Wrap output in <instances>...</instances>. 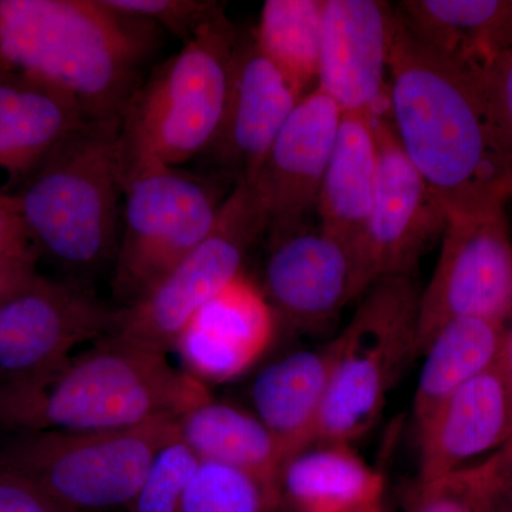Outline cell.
Returning a JSON list of instances; mask_svg holds the SVG:
<instances>
[{
  "instance_id": "cell-27",
  "label": "cell",
  "mask_w": 512,
  "mask_h": 512,
  "mask_svg": "<svg viewBox=\"0 0 512 512\" xmlns=\"http://www.w3.org/2000/svg\"><path fill=\"white\" fill-rule=\"evenodd\" d=\"M500 487L498 450L483 463L419 483L416 498L407 512H488Z\"/></svg>"
},
{
  "instance_id": "cell-16",
  "label": "cell",
  "mask_w": 512,
  "mask_h": 512,
  "mask_svg": "<svg viewBox=\"0 0 512 512\" xmlns=\"http://www.w3.org/2000/svg\"><path fill=\"white\" fill-rule=\"evenodd\" d=\"M276 325L261 285L242 272L194 313L174 350L198 382L225 383L261 360L274 342Z\"/></svg>"
},
{
  "instance_id": "cell-1",
  "label": "cell",
  "mask_w": 512,
  "mask_h": 512,
  "mask_svg": "<svg viewBox=\"0 0 512 512\" xmlns=\"http://www.w3.org/2000/svg\"><path fill=\"white\" fill-rule=\"evenodd\" d=\"M389 119L447 214L511 197L512 146L483 84L424 49L399 18L389 62Z\"/></svg>"
},
{
  "instance_id": "cell-34",
  "label": "cell",
  "mask_w": 512,
  "mask_h": 512,
  "mask_svg": "<svg viewBox=\"0 0 512 512\" xmlns=\"http://www.w3.org/2000/svg\"><path fill=\"white\" fill-rule=\"evenodd\" d=\"M497 365L500 367L501 375L504 377L505 386H507L508 394H510L512 406V318L510 322L505 325L503 346H501Z\"/></svg>"
},
{
  "instance_id": "cell-23",
  "label": "cell",
  "mask_w": 512,
  "mask_h": 512,
  "mask_svg": "<svg viewBox=\"0 0 512 512\" xmlns=\"http://www.w3.org/2000/svg\"><path fill=\"white\" fill-rule=\"evenodd\" d=\"M177 431L200 461L242 471L278 500L285 454L254 412L211 396L178 417Z\"/></svg>"
},
{
  "instance_id": "cell-5",
  "label": "cell",
  "mask_w": 512,
  "mask_h": 512,
  "mask_svg": "<svg viewBox=\"0 0 512 512\" xmlns=\"http://www.w3.org/2000/svg\"><path fill=\"white\" fill-rule=\"evenodd\" d=\"M239 33L222 5L137 87L120 128L121 175L144 161L181 167L217 137Z\"/></svg>"
},
{
  "instance_id": "cell-12",
  "label": "cell",
  "mask_w": 512,
  "mask_h": 512,
  "mask_svg": "<svg viewBox=\"0 0 512 512\" xmlns=\"http://www.w3.org/2000/svg\"><path fill=\"white\" fill-rule=\"evenodd\" d=\"M373 128L379 156L376 192L359 249L370 286L412 275L447 222L443 204L404 154L389 116L373 117Z\"/></svg>"
},
{
  "instance_id": "cell-30",
  "label": "cell",
  "mask_w": 512,
  "mask_h": 512,
  "mask_svg": "<svg viewBox=\"0 0 512 512\" xmlns=\"http://www.w3.org/2000/svg\"><path fill=\"white\" fill-rule=\"evenodd\" d=\"M40 252L13 195L0 194V298L39 274Z\"/></svg>"
},
{
  "instance_id": "cell-35",
  "label": "cell",
  "mask_w": 512,
  "mask_h": 512,
  "mask_svg": "<svg viewBox=\"0 0 512 512\" xmlns=\"http://www.w3.org/2000/svg\"><path fill=\"white\" fill-rule=\"evenodd\" d=\"M500 456L504 487L512 495V441L501 448Z\"/></svg>"
},
{
  "instance_id": "cell-10",
  "label": "cell",
  "mask_w": 512,
  "mask_h": 512,
  "mask_svg": "<svg viewBox=\"0 0 512 512\" xmlns=\"http://www.w3.org/2000/svg\"><path fill=\"white\" fill-rule=\"evenodd\" d=\"M507 325L512 318V239L504 204L448 212L436 269L419 295L417 356L454 319Z\"/></svg>"
},
{
  "instance_id": "cell-33",
  "label": "cell",
  "mask_w": 512,
  "mask_h": 512,
  "mask_svg": "<svg viewBox=\"0 0 512 512\" xmlns=\"http://www.w3.org/2000/svg\"><path fill=\"white\" fill-rule=\"evenodd\" d=\"M0 512H59L25 478L0 466Z\"/></svg>"
},
{
  "instance_id": "cell-9",
  "label": "cell",
  "mask_w": 512,
  "mask_h": 512,
  "mask_svg": "<svg viewBox=\"0 0 512 512\" xmlns=\"http://www.w3.org/2000/svg\"><path fill=\"white\" fill-rule=\"evenodd\" d=\"M268 227L258 183L234 185L210 234L146 295L116 306L110 335L168 355L194 313L242 274L245 258Z\"/></svg>"
},
{
  "instance_id": "cell-31",
  "label": "cell",
  "mask_w": 512,
  "mask_h": 512,
  "mask_svg": "<svg viewBox=\"0 0 512 512\" xmlns=\"http://www.w3.org/2000/svg\"><path fill=\"white\" fill-rule=\"evenodd\" d=\"M109 8L150 20L187 43L224 3L214 0H104Z\"/></svg>"
},
{
  "instance_id": "cell-4",
  "label": "cell",
  "mask_w": 512,
  "mask_h": 512,
  "mask_svg": "<svg viewBox=\"0 0 512 512\" xmlns=\"http://www.w3.org/2000/svg\"><path fill=\"white\" fill-rule=\"evenodd\" d=\"M121 120H90L13 194L40 256L90 282L116 259L123 198Z\"/></svg>"
},
{
  "instance_id": "cell-32",
  "label": "cell",
  "mask_w": 512,
  "mask_h": 512,
  "mask_svg": "<svg viewBox=\"0 0 512 512\" xmlns=\"http://www.w3.org/2000/svg\"><path fill=\"white\" fill-rule=\"evenodd\" d=\"M481 84L495 119L512 146V47L495 60Z\"/></svg>"
},
{
  "instance_id": "cell-18",
  "label": "cell",
  "mask_w": 512,
  "mask_h": 512,
  "mask_svg": "<svg viewBox=\"0 0 512 512\" xmlns=\"http://www.w3.org/2000/svg\"><path fill=\"white\" fill-rule=\"evenodd\" d=\"M420 483L467 467L468 461L512 440V406L497 363L461 386L421 421Z\"/></svg>"
},
{
  "instance_id": "cell-37",
  "label": "cell",
  "mask_w": 512,
  "mask_h": 512,
  "mask_svg": "<svg viewBox=\"0 0 512 512\" xmlns=\"http://www.w3.org/2000/svg\"><path fill=\"white\" fill-rule=\"evenodd\" d=\"M362 512H382L380 511V505L379 507L370 508V510L362 511Z\"/></svg>"
},
{
  "instance_id": "cell-29",
  "label": "cell",
  "mask_w": 512,
  "mask_h": 512,
  "mask_svg": "<svg viewBox=\"0 0 512 512\" xmlns=\"http://www.w3.org/2000/svg\"><path fill=\"white\" fill-rule=\"evenodd\" d=\"M200 463V458L177 434L151 461L143 484L130 505L131 512L180 511L185 491Z\"/></svg>"
},
{
  "instance_id": "cell-7",
  "label": "cell",
  "mask_w": 512,
  "mask_h": 512,
  "mask_svg": "<svg viewBox=\"0 0 512 512\" xmlns=\"http://www.w3.org/2000/svg\"><path fill=\"white\" fill-rule=\"evenodd\" d=\"M215 175L144 161L123 174V211L114 259L117 308L146 295L210 234L229 192Z\"/></svg>"
},
{
  "instance_id": "cell-14",
  "label": "cell",
  "mask_w": 512,
  "mask_h": 512,
  "mask_svg": "<svg viewBox=\"0 0 512 512\" xmlns=\"http://www.w3.org/2000/svg\"><path fill=\"white\" fill-rule=\"evenodd\" d=\"M396 8L380 0H325L318 89L342 113L387 116Z\"/></svg>"
},
{
  "instance_id": "cell-22",
  "label": "cell",
  "mask_w": 512,
  "mask_h": 512,
  "mask_svg": "<svg viewBox=\"0 0 512 512\" xmlns=\"http://www.w3.org/2000/svg\"><path fill=\"white\" fill-rule=\"evenodd\" d=\"M377 164L379 156L372 117L342 113L335 147L320 185L316 211L319 228L345 245L356 256L360 268V242L375 200Z\"/></svg>"
},
{
  "instance_id": "cell-2",
  "label": "cell",
  "mask_w": 512,
  "mask_h": 512,
  "mask_svg": "<svg viewBox=\"0 0 512 512\" xmlns=\"http://www.w3.org/2000/svg\"><path fill=\"white\" fill-rule=\"evenodd\" d=\"M158 29L104 0H0V70L59 90L90 120H121Z\"/></svg>"
},
{
  "instance_id": "cell-25",
  "label": "cell",
  "mask_w": 512,
  "mask_h": 512,
  "mask_svg": "<svg viewBox=\"0 0 512 512\" xmlns=\"http://www.w3.org/2000/svg\"><path fill=\"white\" fill-rule=\"evenodd\" d=\"M505 325L454 319L441 326L424 348V365L413 399L416 426L461 386L493 367L500 357Z\"/></svg>"
},
{
  "instance_id": "cell-24",
  "label": "cell",
  "mask_w": 512,
  "mask_h": 512,
  "mask_svg": "<svg viewBox=\"0 0 512 512\" xmlns=\"http://www.w3.org/2000/svg\"><path fill=\"white\" fill-rule=\"evenodd\" d=\"M284 493L299 512H362L379 507L384 481L353 444L318 443L286 463Z\"/></svg>"
},
{
  "instance_id": "cell-28",
  "label": "cell",
  "mask_w": 512,
  "mask_h": 512,
  "mask_svg": "<svg viewBox=\"0 0 512 512\" xmlns=\"http://www.w3.org/2000/svg\"><path fill=\"white\" fill-rule=\"evenodd\" d=\"M276 498L254 477L201 461L178 512H265Z\"/></svg>"
},
{
  "instance_id": "cell-17",
  "label": "cell",
  "mask_w": 512,
  "mask_h": 512,
  "mask_svg": "<svg viewBox=\"0 0 512 512\" xmlns=\"http://www.w3.org/2000/svg\"><path fill=\"white\" fill-rule=\"evenodd\" d=\"M340 120L342 110L318 87L296 104L255 180L268 207V234L299 227L316 210Z\"/></svg>"
},
{
  "instance_id": "cell-11",
  "label": "cell",
  "mask_w": 512,
  "mask_h": 512,
  "mask_svg": "<svg viewBox=\"0 0 512 512\" xmlns=\"http://www.w3.org/2000/svg\"><path fill=\"white\" fill-rule=\"evenodd\" d=\"M114 313L90 282L33 276L0 301V387L43 379L84 343L109 335Z\"/></svg>"
},
{
  "instance_id": "cell-36",
  "label": "cell",
  "mask_w": 512,
  "mask_h": 512,
  "mask_svg": "<svg viewBox=\"0 0 512 512\" xmlns=\"http://www.w3.org/2000/svg\"><path fill=\"white\" fill-rule=\"evenodd\" d=\"M488 512H512V495L505 490L503 483V471H501V487L493 498Z\"/></svg>"
},
{
  "instance_id": "cell-15",
  "label": "cell",
  "mask_w": 512,
  "mask_h": 512,
  "mask_svg": "<svg viewBox=\"0 0 512 512\" xmlns=\"http://www.w3.org/2000/svg\"><path fill=\"white\" fill-rule=\"evenodd\" d=\"M302 97L256 46L254 33L239 35L220 130L207 156L215 177L249 183L261 174L276 137Z\"/></svg>"
},
{
  "instance_id": "cell-8",
  "label": "cell",
  "mask_w": 512,
  "mask_h": 512,
  "mask_svg": "<svg viewBox=\"0 0 512 512\" xmlns=\"http://www.w3.org/2000/svg\"><path fill=\"white\" fill-rule=\"evenodd\" d=\"M419 295L410 276L384 278L359 299L338 338L318 443L353 444L382 416L387 394L417 356Z\"/></svg>"
},
{
  "instance_id": "cell-13",
  "label": "cell",
  "mask_w": 512,
  "mask_h": 512,
  "mask_svg": "<svg viewBox=\"0 0 512 512\" xmlns=\"http://www.w3.org/2000/svg\"><path fill=\"white\" fill-rule=\"evenodd\" d=\"M269 245L261 288L276 318L292 328H326L372 288L356 256L320 228L274 232Z\"/></svg>"
},
{
  "instance_id": "cell-20",
  "label": "cell",
  "mask_w": 512,
  "mask_h": 512,
  "mask_svg": "<svg viewBox=\"0 0 512 512\" xmlns=\"http://www.w3.org/2000/svg\"><path fill=\"white\" fill-rule=\"evenodd\" d=\"M396 13L419 45L480 82L512 47V2L404 0Z\"/></svg>"
},
{
  "instance_id": "cell-21",
  "label": "cell",
  "mask_w": 512,
  "mask_h": 512,
  "mask_svg": "<svg viewBox=\"0 0 512 512\" xmlns=\"http://www.w3.org/2000/svg\"><path fill=\"white\" fill-rule=\"evenodd\" d=\"M338 357V338L264 367L252 383L254 413L284 451L286 463L315 446ZM286 466V464H285Z\"/></svg>"
},
{
  "instance_id": "cell-3",
  "label": "cell",
  "mask_w": 512,
  "mask_h": 512,
  "mask_svg": "<svg viewBox=\"0 0 512 512\" xmlns=\"http://www.w3.org/2000/svg\"><path fill=\"white\" fill-rule=\"evenodd\" d=\"M167 356L104 336L36 383L0 387V431H110L178 419L211 393Z\"/></svg>"
},
{
  "instance_id": "cell-6",
  "label": "cell",
  "mask_w": 512,
  "mask_h": 512,
  "mask_svg": "<svg viewBox=\"0 0 512 512\" xmlns=\"http://www.w3.org/2000/svg\"><path fill=\"white\" fill-rule=\"evenodd\" d=\"M177 419L110 431H23L0 444V466L25 478L59 512L130 508Z\"/></svg>"
},
{
  "instance_id": "cell-26",
  "label": "cell",
  "mask_w": 512,
  "mask_h": 512,
  "mask_svg": "<svg viewBox=\"0 0 512 512\" xmlns=\"http://www.w3.org/2000/svg\"><path fill=\"white\" fill-rule=\"evenodd\" d=\"M325 0H266L256 46L303 97L318 83Z\"/></svg>"
},
{
  "instance_id": "cell-38",
  "label": "cell",
  "mask_w": 512,
  "mask_h": 512,
  "mask_svg": "<svg viewBox=\"0 0 512 512\" xmlns=\"http://www.w3.org/2000/svg\"><path fill=\"white\" fill-rule=\"evenodd\" d=\"M5 298H6V296H5ZM2 299H3V298H0V301H2Z\"/></svg>"
},
{
  "instance_id": "cell-19",
  "label": "cell",
  "mask_w": 512,
  "mask_h": 512,
  "mask_svg": "<svg viewBox=\"0 0 512 512\" xmlns=\"http://www.w3.org/2000/svg\"><path fill=\"white\" fill-rule=\"evenodd\" d=\"M87 121L79 104L66 94L0 70V194H15Z\"/></svg>"
}]
</instances>
